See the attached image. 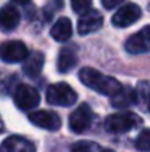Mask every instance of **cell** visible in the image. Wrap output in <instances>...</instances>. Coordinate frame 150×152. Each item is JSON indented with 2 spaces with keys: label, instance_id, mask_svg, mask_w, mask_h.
<instances>
[{
  "label": "cell",
  "instance_id": "6da1fadb",
  "mask_svg": "<svg viewBox=\"0 0 150 152\" xmlns=\"http://www.w3.org/2000/svg\"><path fill=\"white\" fill-rule=\"evenodd\" d=\"M78 77H80L83 84L99 92L100 95H106V96H113L122 87V84L116 78H113L110 75H104L100 71H96V69L88 68V66L80 69Z\"/></svg>",
  "mask_w": 150,
  "mask_h": 152
},
{
  "label": "cell",
  "instance_id": "7a4b0ae2",
  "mask_svg": "<svg viewBox=\"0 0 150 152\" xmlns=\"http://www.w3.org/2000/svg\"><path fill=\"white\" fill-rule=\"evenodd\" d=\"M141 124V118L134 112H118L112 114L104 120V129L109 133L119 134L133 130L134 127Z\"/></svg>",
  "mask_w": 150,
  "mask_h": 152
},
{
  "label": "cell",
  "instance_id": "3957f363",
  "mask_svg": "<svg viewBox=\"0 0 150 152\" xmlns=\"http://www.w3.org/2000/svg\"><path fill=\"white\" fill-rule=\"evenodd\" d=\"M46 99L50 105L56 106H71L74 105L78 96L75 90L66 83H56L51 84L46 92Z\"/></svg>",
  "mask_w": 150,
  "mask_h": 152
},
{
  "label": "cell",
  "instance_id": "277c9868",
  "mask_svg": "<svg viewBox=\"0 0 150 152\" xmlns=\"http://www.w3.org/2000/svg\"><path fill=\"white\" fill-rule=\"evenodd\" d=\"M13 101L19 109L30 111L38 105L40 95H38L37 89H34L30 84H18L13 90Z\"/></svg>",
  "mask_w": 150,
  "mask_h": 152
},
{
  "label": "cell",
  "instance_id": "5b68a950",
  "mask_svg": "<svg viewBox=\"0 0 150 152\" xmlns=\"http://www.w3.org/2000/svg\"><path fill=\"white\" fill-rule=\"evenodd\" d=\"M91 123H93V111L87 103L80 105L69 115V129L77 134H81V133L87 132L90 129Z\"/></svg>",
  "mask_w": 150,
  "mask_h": 152
},
{
  "label": "cell",
  "instance_id": "8992f818",
  "mask_svg": "<svg viewBox=\"0 0 150 152\" xmlns=\"http://www.w3.org/2000/svg\"><path fill=\"white\" fill-rule=\"evenodd\" d=\"M28 56V48L19 42V40H12V42H4L0 45V59L7 64H16V62H24Z\"/></svg>",
  "mask_w": 150,
  "mask_h": 152
},
{
  "label": "cell",
  "instance_id": "52a82bcc",
  "mask_svg": "<svg viewBox=\"0 0 150 152\" xmlns=\"http://www.w3.org/2000/svg\"><path fill=\"white\" fill-rule=\"evenodd\" d=\"M28 120H30L33 124H36L37 127L44 129V130H49V132H56V130H59L60 126H62L60 117H59L56 112L47 111V109H38V111L30 112Z\"/></svg>",
  "mask_w": 150,
  "mask_h": 152
},
{
  "label": "cell",
  "instance_id": "ba28073f",
  "mask_svg": "<svg viewBox=\"0 0 150 152\" xmlns=\"http://www.w3.org/2000/svg\"><path fill=\"white\" fill-rule=\"evenodd\" d=\"M140 18H141L140 6L136 3H128V4H124L122 7H119L118 12L112 16V24L115 27L125 28V27H130L134 22H137Z\"/></svg>",
  "mask_w": 150,
  "mask_h": 152
},
{
  "label": "cell",
  "instance_id": "9c48e42d",
  "mask_svg": "<svg viewBox=\"0 0 150 152\" xmlns=\"http://www.w3.org/2000/svg\"><path fill=\"white\" fill-rule=\"evenodd\" d=\"M125 49H127L128 53H133V55H140V53L149 52L150 50V25H146L138 33L133 34L127 40Z\"/></svg>",
  "mask_w": 150,
  "mask_h": 152
},
{
  "label": "cell",
  "instance_id": "30bf717a",
  "mask_svg": "<svg viewBox=\"0 0 150 152\" xmlns=\"http://www.w3.org/2000/svg\"><path fill=\"white\" fill-rule=\"evenodd\" d=\"M103 25V16L99 10L94 9H88L87 12L83 13V16L78 21V33L81 36H87L91 34L94 31H97Z\"/></svg>",
  "mask_w": 150,
  "mask_h": 152
},
{
  "label": "cell",
  "instance_id": "8fae6325",
  "mask_svg": "<svg viewBox=\"0 0 150 152\" xmlns=\"http://www.w3.org/2000/svg\"><path fill=\"white\" fill-rule=\"evenodd\" d=\"M138 102L137 98V90L130 87V86H122L113 96H110V103L113 108L118 109H124L128 108L131 105H136Z\"/></svg>",
  "mask_w": 150,
  "mask_h": 152
},
{
  "label": "cell",
  "instance_id": "7c38bea8",
  "mask_svg": "<svg viewBox=\"0 0 150 152\" xmlns=\"http://www.w3.org/2000/svg\"><path fill=\"white\" fill-rule=\"evenodd\" d=\"M0 152H36V146L28 139L15 134L1 142Z\"/></svg>",
  "mask_w": 150,
  "mask_h": 152
},
{
  "label": "cell",
  "instance_id": "4fadbf2b",
  "mask_svg": "<svg viewBox=\"0 0 150 152\" xmlns=\"http://www.w3.org/2000/svg\"><path fill=\"white\" fill-rule=\"evenodd\" d=\"M21 15L18 12V9L12 4H4L0 9V30L4 33H9L12 30H15L19 24Z\"/></svg>",
  "mask_w": 150,
  "mask_h": 152
},
{
  "label": "cell",
  "instance_id": "5bb4252c",
  "mask_svg": "<svg viewBox=\"0 0 150 152\" xmlns=\"http://www.w3.org/2000/svg\"><path fill=\"white\" fill-rule=\"evenodd\" d=\"M44 66V56L41 52H34V53H28L27 59L24 61V72L25 75L36 78L41 74Z\"/></svg>",
  "mask_w": 150,
  "mask_h": 152
},
{
  "label": "cell",
  "instance_id": "9a60e30c",
  "mask_svg": "<svg viewBox=\"0 0 150 152\" xmlns=\"http://www.w3.org/2000/svg\"><path fill=\"white\" fill-rule=\"evenodd\" d=\"M50 34L51 37L56 40V42H66L72 37V22L68 19V18H59L51 30H50Z\"/></svg>",
  "mask_w": 150,
  "mask_h": 152
},
{
  "label": "cell",
  "instance_id": "2e32d148",
  "mask_svg": "<svg viewBox=\"0 0 150 152\" xmlns=\"http://www.w3.org/2000/svg\"><path fill=\"white\" fill-rule=\"evenodd\" d=\"M78 64V58L74 49L71 48H63L59 52V58H57V69L62 74H66L68 71H71L75 65Z\"/></svg>",
  "mask_w": 150,
  "mask_h": 152
},
{
  "label": "cell",
  "instance_id": "e0dca14e",
  "mask_svg": "<svg viewBox=\"0 0 150 152\" xmlns=\"http://www.w3.org/2000/svg\"><path fill=\"white\" fill-rule=\"evenodd\" d=\"M136 148L140 152H150V130L144 129L136 139Z\"/></svg>",
  "mask_w": 150,
  "mask_h": 152
},
{
  "label": "cell",
  "instance_id": "ac0fdd59",
  "mask_svg": "<svg viewBox=\"0 0 150 152\" xmlns=\"http://www.w3.org/2000/svg\"><path fill=\"white\" fill-rule=\"evenodd\" d=\"M12 78H15V77H12V75H9V74L0 71V96H6V95L10 92L12 83H13Z\"/></svg>",
  "mask_w": 150,
  "mask_h": 152
},
{
  "label": "cell",
  "instance_id": "d6986e66",
  "mask_svg": "<svg viewBox=\"0 0 150 152\" xmlns=\"http://www.w3.org/2000/svg\"><path fill=\"white\" fill-rule=\"evenodd\" d=\"M99 149V146L93 142H77L71 146V152H96Z\"/></svg>",
  "mask_w": 150,
  "mask_h": 152
},
{
  "label": "cell",
  "instance_id": "ffe728a7",
  "mask_svg": "<svg viewBox=\"0 0 150 152\" xmlns=\"http://www.w3.org/2000/svg\"><path fill=\"white\" fill-rule=\"evenodd\" d=\"M91 1H93V0H71L72 9H74V12H77V13H84V12H87V10L90 9V6H91Z\"/></svg>",
  "mask_w": 150,
  "mask_h": 152
},
{
  "label": "cell",
  "instance_id": "44dd1931",
  "mask_svg": "<svg viewBox=\"0 0 150 152\" xmlns=\"http://www.w3.org/2000/svg\"><path fill=\"white\" fill-rule=\"evenodd\" d=\"M124 0H101V4L106 7V9H113L116 7L118 4H121Z\"/></svg>",
  "mask_w": 150,
  "mask_h": 152
},
{
  "label": "cell",
  "instance_id": "7402d4cb",
  "mask_svg": "<svg viewBox=\"0 0 150 152\" xmlns=\"http://www.w3.org/2000/svg\"><path fill=\"white\" fill-rule=\"evenodd\" d=\"M13 1H15L16 4H22V6H24V4H28L31 0H13Z\"/></svg>",
  "mask_w": 150,
  "mask_h": 152
},
{
  "label": "cell",
  "instance_id": "603a6c76",
  "mask_svg": "<svg viewBox=\"0 0 150 152\" xmlns=\"http://www.w3.org/2000/svg\"><path fill=\"white\" fill-rule=\"evenodd\" d=\"M3 129H4V123H3V120H1V117H0V133L3 132Z\"/></svg>",
  "mask_w": 150,
  "mask_h": 152
},
{
  "label": "cell",
  "instance_id": "cb8c5ba5",
  "mask_svg": "<svg viewBox=\"0 0 150 152\" xmlns=\"http://www.w3.org/2000/svg\"><path fill=\"white\" fill-rule=\"evenodd\" d=\"M147 109L150 111V96H149V101H147Z\"/></svg>",
  "mask_w": 150,
  "mask_h": 152
},
{
  "label": "cell",
  "instance_id": "d4e9b609",
  "mask_svg": "<svg viewBox=\"0 0 150 152\" xmlns=\"http://www.w3.org/2000/svg\"><path fill=\"white\" fill-rule=\"evenodd\" d=\"M101 152H113V151H110V149H104V151H101Z\"/></svg>",
  "mask_w": 150,
  "mask_h": 152
}]
</instances>
